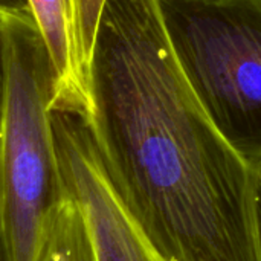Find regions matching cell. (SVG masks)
<instances>
[{"mask_svg":"<svg viewBox=\"0 0 261 261\" xmlns=\"http://www.w3.org/2000/svg\"><path fill=\"white\" fill-rule=\"evenodd\" d=\"M119 199L168 261H261L257 176L217 130L158 0H107L80 116Z\"/></svg>","mask_w":261,"mask_h":261,"instance_id":"cell-1","label":"cell"},{"mask_svg":"<svg viewBox=\"0 0 261 261\" xmlns=\"http://www.w3.org/2000/svg\"><path fill=\"white\" fill-rule=\"evenodd\" d=\"M6 96L0 130V232L6 261H34L64 197L52 128L57 70L35 20H0Z\"/></svg>","mask_w":261,"mask_h":261,"instance_id":"cell-2","label":"cell"},{"mask_svg":"<svg viewBox=\"0 0 261 261\" xmlns=\"http://www.w3.org/2000/svg\"><path fill=\"white\" fill-rule=\"evenodd\" d=\"M177 60L205 112L261 170V0H158Z\"/></svg>","mask_w":261,"mask_h":261,"instance_id":"cell-3","label":"cell"},{"mask_svg":"<svg viewBox=\"0 0 261 261\" xmlns=\"http://www.w3.org/2000/svg\"><path fill=\"white\" fill-rule=\"evenodd\" d=\"M50 119L64 191L86 216L98 261H168L115 191L86 122L63 110H52Z\"/></svg>","mask_w":261,"mask_h":261,"instance_id":"cell-4","label":"cell"},{"mask_svg":"<svg viewBox=\"0 0 261 261\" xmlns=\"http://www.w3.org/2000/svg\"><path fill=\"white\" fill-rule=\"evenodd\" d=\"M29 3L57 70L52 110L83 116L89 106V80L76 50L73 0H29Z\"/></svg>","mask_w":261,"mask_h":261,"instance_id":"cell-5","label":"cell"},{"mask_svg":"<svg viewBox=\"0 0 261 261\" xmlns=\"http://www.w3.org/2000/svg\"><path fill=\"white\" fill-rule=\"evenodd\" d=\"M34 261H98L86 216L66 191L41 232Z\"/></svg>","mask_w":261,"mask_h":261,"instance_id":"cell-6","label":"cell"},{"mask_svg":"<svg viewBox=\"0 0 261 261\" xmlns=\"http://www.w3.org/2000/svg\"><path fill=\"white\" fill-rule=\"evenodd\" d=\"M107 0H73L75 40L81 67L89 80V67L102 9Z\"/></svg>","mask_w":261,"mask_h":261,"instance_id":"cell-7","label":"cell"},{"mask_svg":"<svg viewBox=\"0 0 261 261\" xmlns=\"http://www.w3.org/2000/svg\"><path fill=\"white\" fill-rule=\"evenodd\" d=\"M35 20L29 0H0V20Z\"/></svg>","mask_w":261,"mask_h":261,"instance_id":"cell-8","label":"cell"},{"mask_svg":"<svg viewBox=\"0 0 261 261\" xmlns=\"http://www.w3.org/2000/svg\"><path fill=\"white\" fill-rule=\"evenodd\" d=\"M5 96H6V69H5V49H3V35H2V21H0V130L5 109Z\"/></svg>","mask_w":261,"mask_h":261,"instance_id":"cell-9","label":"cell"},{"mask_svg":"<svg viewBox=\"0 0 261 261\" xmlns=\"http://www.w3.org/2000/svg\"><path fill=\"white\" fill-rule=\"evenodd\" d=\"M257 226H258V245L261 257V170L257 176Z\"/></svg>","mask_w":261,"mask_h":261,"instance_id":"cell-10","label":"cell"},{"mask_svg":"<svg viewBox=\"0 0 261 261\" xmlns=\"http://www.w3.org/2000/svg\"><path fill=\"white\" fill-rule=\"evenodd\" d=\"M0 261H6V257H5V248H3V240H2V232H0Z\"/></svg>","mask_w":261,"mask_h":261,"instance_id":"cell-11","label":"cell"}]
</instances>
